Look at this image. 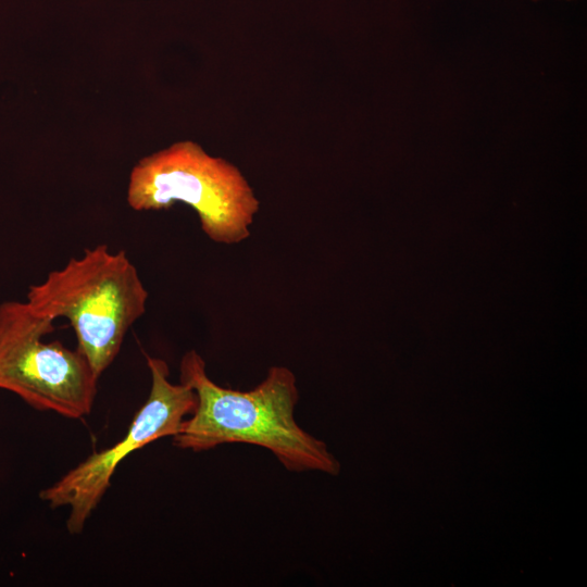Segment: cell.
<instances>
[{"label": "cell", "instance_id": "6da1fadb", "mask_svg": "<svg viewBox=\"0 0 587 587\" xmlns=\"http://www.w3.org/2000/svg\"><path fill=\"white\" fill-rule=\"evenodd\" d=\"M180 382L197 397L173 445L200 452L225 444H248L270 450L290 472L316 471L337 475L339 462L326 444L296 422L299 400L296 375L274 365L253 389L241 391L214 383L196 350L187 351L179 364Z\"/></svg>", "mask_w": 587, "mask_h": 587}, {"label": "cell", "instance_id": "7a4b0ae2", "mask_svg": "<svg viewBox=\"0 0 587 587\" xmlns=\"http://www.w3.org/2000/svg\"><path fill=\"white\" fill-rule=\"evenodd\" d=\"M147 299L148 291L126 252L98 245L30 286L26 302L40 315L70 322L77 349L100 378L118 354L128 329L145 314Z\"/></svg>", "mask_w": 587, "mask_h": 587}, {"label": "cell", "instance_id": "3957f363", "mask_svg": "<svg viewBox=\"0 0 587 587\" xmlns=\"http://www.w3.org/2000/svg\"><path fill=\"white\" fill-rule=\"evenodd\" d=\"M127 202L136 211L165 210L184 202L196 211L204 235L222 245L249 238L260 210L241 171L190 140L142 158L130 172Z\"/></svg>", "mask_w": 587, "mask_h": 587}, {"label": "cell", "instance_id": "277c9868", "mask_svg": "<svg viewBox=\"0 0 587 587\" xmlns=\"http://www.w3.org/2000/svg\"><path fill=\"white\" fill-rule=\"evenodd\" d=\"M53 322L27 302L0 304V388L36 410L82 419L91 411L99 377L78 349L43 341Z\"/></svg>", "mask_w": 587, "mask_h": 587}, {"label": "cell", "instance_id": "5b68a950", "mask_svg": "<svg viewBox=\"0 0 587 587\" xmlns=\"http://www.w3.org/2000/svg\"><path fill=\"white\" fill-rule=\"evenodd\" d=\"M146 360L151 374V389L127 434L113 446L91 453L39 495L51 508H70L66 527L71 534H79L84 529L110 487L111 477L121 461L159 438L173 437L196 408L193 389L182 382L171 383L164 360L150 355H146Z\"/></svg>", "mask_w": 587, "mask_h": 587}]
</instances>
